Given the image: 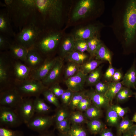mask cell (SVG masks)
<instances>
[{"instance_id": "44dd1931", "label": "cell", "mask_w": 136, "mask_h": 136, "mask_svg": "<svg viewBox=\"0 0 136 136\" xmlns=\"http://www.w3.org/2000/svg\"><path fill=\"white\" fill-rule=\"evenodd\" d=\"M14 70L17 79L22 82L28 79L31 69L21 62H17L14 65Z\"/></svg>"}, {"instance_id": "7a4b0ae2", "label": "cell", "mask_w": 136, "mask_h": 136, "mask_svg": "<svg viewBox=\"0 0 136 136\" xmlns=\"http://www.w3.org/2000/svg\"><path fill=\"white\" fill-rule=\"evenodd\" d=\"M98 4L95 0H72L65 29L88 22L97 16L99 11Z\"/></svg>"}, {"instance_id": "4dcf8cb0", "label": "cell", "mask_w": 136, "mask_h": 136, "mask_svg": "<svg viewBox=\"0 0 136 136\" xmlns=\"http://www.w3.org/2000/svg\"><path fill=\"white\" fill-rule=\"evenodd\" d=\"M103 112L99 109L94 105H91L85 111L84 115L87 119L89 120L99 119L102 115Z\"/></svg>"}, {"instance_id": "3957f363", "label": "cell", "mask_w": 136, "mask_h": 136, "mask_svg": "<svg viewBox=\"0 0 136 136\" xmlns=\"http://www.w3.org/2000/svg\"><path fill=\"white\" fill-rule=\"evenodd\" d=\"M64 29L60 30H42L39 35L34 47L42 56L54 52L58 48L65 33Z\"/></svg>"}, {"instance_id": "8fae6325", "label": "cell", "mask_w": 136, "mask_h": 136, "mask_svg": "<svg viewBox=\"0 0 136 136\" xmlns=\"http://www.w3.org/2000/svg\"><path fill=\"white\" fill-rule=\"evenodd\" d=\"M15 109L23 123L26 125L35 115L33 100L23 98Z\"/></svg>"}, {"instance_id": "484cf974", "label": "cell", "mask_w": 136, "mask_h": 136, "mask_svg": "<svg viewBox=\"0 0 136 136\" xmlns=\"http://www.w3.org/2000/svg\"><path fill=\"white\" fill-rule=\"evenodd\" d=\"M104 61L96 59L87 60L80 65V71L86 75H88L100 65Z\"/></svg>"}, {"instance_id": "8d00e7d4", "label": "cell", "mask_w": 136, "mask_h": 136, "mask_svg": "<svg viewBox=\"0 0 136 136\" xmlns=\"http://www.w3.org/2000/svg\"><path fill=\"white\" fill-rule=\"evenodd\" d=\"M45 99L49 103L54 105L58 108L60 107V105L58 98L47 88L43 92L42 94Z\"/></svg>"}, {"instance_id": "4fadbf2b", "label": "cell", "mask_w": 136, "mask_h": 136, "mask_svg": "<svg viewBox=\"0 0 136 136\" xmlns=\"http://www.w3.org/2000/svg\"><path fill=\"white\" fill-rule=\"evenodd\" d=\"M59 57H56L46 61L35 70L31 76L32 79L42 81L48 74Z\"/></svg>"}, {"instance_id": "ffe728a7", "label": "cell", "mask_w": 136, "mask_h": 136, "mask_svg": "<svg viewBox=\"0 0 136 136\" xmlns=\"http://www.w3.org/2000/svg\"><path fill=\"white\" fill-rule=\"evenodd\" d=\"M9 49L13 57L26 62L28 49L15 41L12 43Z\"/></svg>"}, {"instance_id": "7bdbcfd3", "label": "cell", "mask_w": 136, "mask_h": 136, "mask_svg": "<svg viewBox=\"0 0 136 136\" xmlns=\"http://www.w3.org/2000/svg\"><path fill=\"white\" fill-rule=\"evenodd\" d=\"M92 103L90 99L86 95L79 103L77 109L81 112H85L92 105Z\"/></svg>"}, {"instance_id": "b9f144b4", "label": "cell", "mask_w": 136, "mask_h": 136, "mask_svg": "<svg viewBox=\"0 0 136 136\" xmlns=\"http://www.w3.org/2000/svg\"><path fill=\"white\" fill-rule=\"evenodd\" d=\"M74 45L75 50L82 53L88 51V46L86 40H75Z\"/></svg>"}, {"instance_id": "91938a15", "label": "cell", "mask_w": 136, "mask_h": 136, "mask_svg": "<svg viewBox=\"0 0 136 136\" xmlns=\"http://www.w3.org/2000/svg\"><path fill=\"white\" fill-rule=\"evenodd\" d=\"M65 134H63V135H61L60 136H66L65 135Z\"/></svg>"}, {"instance_id": "f1b7e54d", "label": "cell", "mask_w": 136, "mask_h": 136, "mask_svg": "<svg viewBox=\"0 0 136 136\" xmlns=\"http://www.w3.org/2000/svg\"><path fill=\"white\" fill-rule=\"evenodd\" d=\"M86 123L89 130L93 134L100 133L105 127L104 124L99 119L89 120Z\"/></svg>"}, {"instance_id": "db71d44e", "label": "cell", "mask_w": 136, "mask_h": 136, "mask_svg": "<svg viewBox=\"0 0 136 136\" xmlns=\"http://www.w3.org/2000/svg\"><path fill=\"white\" fill-rule=\"evenodd\" d=\"M127 132L130 136H136V124H134Z\"/></svg>"}, {"instance_id": "7402d4cb", "label": "cell", "mask_w": 136, "mask_h": 136, "mask_svg": "<svg viewBox=\"0 0 136 136\" xmlns=\"http://www.w3.org/2000/svg\"><path fill=\"white\" fill-rule=\"evenodd\" d=\"M94 58L97 60L107 61L109 64H112V57L110 51L101 41L97 46Z\"/></svg>"}, {"instance_id": "ba28073f", "label": "cell", "mask_w": 136, "mask_h": 136, "mask_svg": "<svg viewBox=\"0 0 136 136\" xmlns=\"http://www.w3.org/2000/svg\"><path fill=\"white\" fill-rule=\"evenodd\" d=\"M22 82L17 88L23 97H39L44 90L48 88L42 81L33 79H27Z\"/></svg>"}, {"instance_id": "e0dca14e", "label": "cell", "mask_w": 136, "mask_h": 136, "mask_svg": "<svg viewBox=\"0 0 136 136\" xmlns=\"http://www.w3.org/2000/svg\"><path fill=\"white\" fill-rule=\"evenodd\" d=\"M86 95L90 99L93 105L99 109H107L111 106L109 100L105 95L98 93L94 90L87 91Z\"/></svg>"}, {"instance_id": "d590c367", "label": "cell", "mask_w": 136, "mask_h": 136, "mask_svg": "<svg viewBox=\"0 0 136 136\" xmlns=\"http://www.w3.org/2000/svg\"><path fill=\"white\" fill-rule=\"evenodd\" d=\"M69 118L73 124L79 125L86 122V119L82 112L79 111L72 112L70 115Z\"/></svg>"}, {"instance_id": "f907efd6", "label": "cell", "mask_w": 136, "mask_h": 136, "mask_svg": "<svg viewBox=\"0 0 136 136\" xmlns=\"http://www.w3.org/2000/svg\"><path fill=\"white\" fill-rule=\"evenodd\" d=\"M124 75L121 69L116 70L113 77L112 81L115 82H120L122 80Z\"/></svg>"}, {"instance_id": "5bb4252c", "label": "cell", "mask_w": 136, "mask_h": 136, "mask_svg": "<svg viewBox=\"0 0 136 136\" xmlns=\"http://www.w3.org/2000/svg\"><path fill=\"white\" fill-rule=\"evenodd\" d=\"M75 39L70 33H66L62 38L58 48L59 57L63 59L70 53L75 50Z\"/></svg>"}, {"instance_id": "603a6c76", "label": "cell", "mask_w": 136, "mask_h": 136, "mask_svg": "<svg viewBox=\"0 0 136 136\" xmlns=\"http://www.w3.org/2000/svg\"><path fill=\"white\" fill-rule=\"evenodd\" d=\"M107 82L108 88L105 95L109 100L111 106L113 100L116 97L117 94L123 86L121 82H115L111 81Z\"/></svg>"}, {"instance_id": "11a10c76", "label": "cell", "mask_w": 136, "mask_h": 136, "mask_svg": "<svg viewBox=\"0 0 136 136\" xmlns=\"http://www.w3.org/2000/svg\"><path fill=\"white\" fill-rule=\"evenodd\" d=\"M32 136H53L52 134L47 133L45 132L41 133H39V134L36 135H33Z\"/></svg>"}, {"instance_id": "f35d334b", "label": "cell", "mask_w": 136, "mask_h": 136, "mask_svg": "<svg viewBox=\"0 0 136 136\" xmlns=\"http://www.w3.org/2000/svg\"><path fill=\"white\" fill-rule=\"evenodd\" d=\"M69 117L56 124V128L63 134H67L71 128V122Z\"/></svg>"}, {"instance_id": "f546056e", "label": "cell", "mask_w": 136, "mask_h": 136, "mask_svg": "<svg viewBox=\"0 0 136 136\" xmlns=\"http://www.w3.org/2000/svg\"><path fill=\"white\" fill-rule=\"evenodd\" d=\"M134 125L133 122L129 119L128 116H124L117 127L118 135L128 131Z\"/></svg>"}, {"instance_id": "f6af8a7d", "label": "cell", "mask_w": 136, "mask_h": 136, "mask_svg": "<svg viewBox=\"0 0 136 136\" xmlns=\"http://www.w3.org/2000/svg\"><path fill=\"white\" fill-rule=\"evenodd\" d=\"M48 88L58 98L60 97L65 91L60 87L59 84L56 82L50 85Z\"/></svg>"}, {"instance_id": "8992f818", "label": "cell", "mask_w": 136, "mask_h": 136, "mask_svg": "<svg viewBox=\"0 0 136 136\" xmlns=\"http://www.w3.org/2000/svg\"><path fill=\"white\" fill-rule=\"evenodd\" d=\"M88 22L74 27L70 32L75 40H86L90 38L98 37L100 26L97 23Z\"/></svg>"}, {"instance_id": "60d3db41", "label": "cell", "mask_w": 136, "mask_h": 136, "mask_svg": "<svg viewBox=\"0 0 136 136\" xmlns=\"http://www.w3.org/2000/svg\"><path fill=\"white\" fill-rule=\"evenodd\" d=\"M70 114L68 111L64 108L59 109L54 117L55 123L60 122L69 117Z\"/></svg>"}, {"instance_id": "83f0119b", "label": "cell", "mask_w": 136, "mask_h": 136, "mask_svg": "<svg viewBox=\"0 0 136 136\" xmlns=\"http://www.w3.org/2000/svg\"><path fill=\"white\" fill-rule=\"evenodd\" d=\"M106 121L108 125L117 127L120 121V118L111 106L107 109Z\"/></svg>"}, {"instance_id": "94428289", "label": "cell", "mask_w": 136, "mask_h": 136, "mask_svg": "<svg viewBox=\"0 0 136 136\" xmlns=\"http://www.w3.org/2000/svg\"><path fill=\"white\" fill-rule=\"evenodd\" d=\"M120 135H118V136H120Z\"/></svg>"}, {"instance_id": "9c48e42d", "label": "cell", "mask_w": 136, "mask_h": 136, "mask_svg": "<svg viewBox=\"0 0 136 136\" xmlns=\"http://www.w3.org/2000/svg\"><path fill=\"white\" fill-rule=\"evenodd\" d=\"M23 99V97L17 88H8L1 92L0 105L15 109Z\"/></svg>"}, {"instance_id": "836d02e7", "label": "cell", "mask_w": 136, "mask_h": 136, "mask_svg": "<svg viewBox=\"0 0 136 136\" xmlns=\"http://www.w3.org/2000/svg\"><path fill=\"white\" fill-rule=\"evenodd\" d=\"M87 91H82L74 92L71 100L69 105L72 110L77 109V107L81 101L86 96Z\"/></svg>"}, {"instance_id": "9f6ffc18", "label": "cell", "mask_w": 136, "mask_h": 136, "mask_svg": "<svg viewBox=\"0 0 136 136\" xmlns=\"http://www.w3.org/2000/svg\"><path fill=\"white\" fill-rule=\"evenodd\" d=\"M131 120L133 122L136 123V112L134 115Z\"/></svg>"}, {"instance_id": "f5cc1de1", "label": "cell", "mask_w": 136, "mask_h": 136, "mask_svg": "<svg viewBox=\"0 0 136 136\" xmlns=\"http://www.w3.org/2000/svg\"><path fill=\"white\" fill-rule=\"evenodd\" d=\"M100 133V136H114L113 133L110 129L105 128Z\"/></svg>"}, {"instance_id": "52a82bcc", "label": "cell", "mask_w": 136, "mask_h": 136, "mask_svg": "<svg viewBox=\"0 0 136 136\" xmlns=\"http://www.w3.org/2000/svg\"><path fill=\"white\" fill-rule=\"evenodd\" d=\"M23 123L16 110L0 105V126L15 128Z\"/></svg>"}, {"instance_id": "cb8c5ba5", "label": "cell", "mask_w": 136, "mask_h": 136, "mask_svg": "<svg viewBox=\"0 0 136 136\" xmlns=\"http://www.w3.org/2000/svg\"><path fill=\"white\" fill-rule=\"evenodd\" d=\"M89 57L85 53L74 50L69 54L65 58L67 62H74L81 65L87 61Z\"/></svg>"}, {"instance_id": "7dc6e473", "label": "cell", "mask_w": 136, "mask_h": 136, "mask_svg": "<svg viewBox=\"0 0 136 136\" xmlns=\"http://www.w3.org/2000/svg\"><path fill=\"white\" fill-rule=\"evenodd\" d=\"M9 37L1 33H0V49L1 50L9 49L11 44Z\"/></svg>"}, {"instance_id": "6da1fadb", "label": "cell", "mask_w": 136, "mask_h": 136, "mask_svg": "<svg viewBox=\"0 0 136 136\" xmlns=\"http://www.w3.org/2000/svg\"><path fill=\"white\" fill-rule=\"evenodd\" d=\"M72 0H43L41 14L42 30L64 29Z\"/></svg>"}, {"instance_id": "4316f807", "label": "cell", "mask_w": 136, "mask_h": 136, "mask_svg": "<svg viewBox=\"0 0 136 136\" xmlns=\"http://www.w3.org/2000/svg\"><path fill=\"white\" fill-rule=\"evenodd\" d=\"M103 65H100L87 76L86 84L89 86L95 85L100 81L102 76Z\"/></svg>"}, {"instance_id": "c3c4849f", "label": "cell", "mask_w": 136, "mask_h": 136, "mask_svg": "<svg viewBox=\"0 0 136 136\" xmlns=\"http://www.w3.org/2000/svg\"><path fill=\"white\" fill-rule=\"evenodd\" d=\"M111 107L120 118L124 117L129 111L128 107L123 108L117 104H112Z\"/></svg>"}, {"instance_id": "2e32d148", "label": "cell", "mask_w": 136, "mask_h": 136, "mask_svg": "<svg viewBox=\"0 0 136 136\" xmlns=\"http://www.w3.org/2000/svg\"><path fill=\"white\" fill-rule=\"evenodd\" d=\"M63 59L59 57L48 74L42 81L44 85H51L56 83V82L60 76L63 67Z\"/></svg>"}, {"instance_id": "9a60e30c", "label": "cell", "mask_w": 136, "mask_h": 136, "mask_svg": "<svg viewBox=\"0 0 136 136\" xmlns=\"http://www.w3.org/2000/svg\"><path fill=\"white\" fill-rule=\"evenodd\" d=\"M11 21L6 8L0 10V33L7 37H14L15 33L11 24Z\"/></svg>"}, {"instance_id": "d4e9b609", "label": "cell", "mask_w": 136, "mask_h": 136, "mask_svg": "<svg viewBox=\"0 0 136 136\" xmlns=\"http://www.w3.org/2000/svg\"><path fill=\"white\" fill-rule=\"evenodd\" d=\"M33 106L35 112L37 114H45L51 111L50 107L39 97L33 100Z\"/></svg>"}, {"instance_id": "30bf717a", "label": "cell", "mask_w": 136, "mask_h": 136, "mask_svg": "<svg viewBox=\"0 0 136 136\" xmlns=\"http://www.w3.org/2000/svg\"><path fill=\"white\" fill-rule=\"evenodd\" d=\"M54 121V117L37 114L26 125L29 128L39 133L45 132Z\"/></svg>"}, {"instance_id": "816d5d0a", "label": "cell", "mask_w": 136, "mask_h": 136, "mask_svg": "<svg viewBox=\"0 0 136 136\" xmlns=\"http://www.w3.org/2000/svg\"><path fill=\"white\" fill-rule=\"evenodd\" d=\"M130 97L123 92L121 89L117 94L115 98L118 102H122L127 100Z\"/></svg>"}, {"instance_id": "ee69618b", "label": "cell", "mask_w": 136, "mask_h": 136, "mask_svg": "<svg viewBox=\"0 0 136 136\" xmlns=\"http://www.w3.org/2000/svg\"><path fill=\"white\" fill-rule=\"evenodd\" d=\"M74 93L68 89L65 90L60 97L61 101L64 105H69Z\"/></svg>"}, {"instance_id": "74e56055", "label": "cell", "mask_w": 136, "mask_h": 136, "mask_svg": "<svg viewBox=\"0 0 136 136\" xmlns=\"http://www.w3.org/2000/svg\"><path fill=\"white\" fill-rule=\"evenodd\" d=\"M68 136H87V132L79 125L73 124L67 134Z\"/></svg>"}, {"instance_id": "680465c9", "label": "cell", "mask_w": 136, "mask_h": 136, "mask_svg": "<svg viewBox=\"0 0 136 136\" xmlns=\"http://www.w3.org/2000/svg\"><path fill=\"white\" fill-rule=\"evenodd\" d=\"M134 95L135 98L136 99V91L135 92H134Z\"/></svg>"}, {"instance_id": "6f0895ef", "label": "cell", "mask_w": 136, "mask_h": 136, "mask_svg": "<svg viewBox=\"0 0 136 136\" xmlns=\"http://www.w3.org/2000/svg\"><path fill=\"white\" fill-rule=\"evenodd\" d=\"M122 136H130V135L129 133L127 131L123 134Z\"/></svg>"}, {"instance_id": "1f68e13d", "label": "cell", "mask_w": 136, "mask_h": 136, "mask_svg": "<svg viewBox=\"0 0 136 136\" xmlns=\"http://www.w3.org/2000/svg\"><path fill=\"white\" fill-rule=\"evenodd\" d=\"M80 65L68 62L64 70V76L66 79L76 74L80 71Z\"/></svg>"}, {"instance_id": "d6986e66", "label": "cell", "mask_w": 136, "mask_h": 136, "mask_svg": "<svg viewBox=\"0 0 136 136\" xmlns=\"http://www.w3.org/2000/svg\"><path fill=\"white\" fill-rule=\"evenodd\" d=\"M43 60L42 56L34 47L28 50L26 62L30 69L36 70L41 65Z\"/></svg>"}, {"instance_id": "bcb514c9", "label": "cell", "mask_w": 136, "mask_h": 136, "mask_svg": "<svg viewBox=\"0 0 136 136\" xmlns=\"http://www.w3.org/2000/svg\"><path fill=\"white\" fill-rule=\"evenodd\" d=\"M94 90L97 92L105 95L107 92L108 88L107 82L100 81L95 85Z\"/></svg>"}, {"instance_id": "ac0fdd59", "label": "cell", "mask_w": 136, "mask_h": 136, "mask_svg": "<svg viewBox=\"0 0 136 136\" xmlns=\"http://www.w3.org/2000/svg\"><path fill=\"white\" fill-rule=\"evenodd\" d=\"M123 86L136 90V61L135 59L130 67L121 82Z\"/></svg>"}, {"instance_id": "e575fe53", "label": "cell", "mask_w": 136, "mask_h": 136, "mask_svg": "<svg viewBox=\"0 0 136 136\" xmlns=\"http://www.w3.org/2000/svg\"><path fill=\"white\" fill-rule=\"evenodd\" d=\"M8 69L3 55L0 58V82L1 84L6 83L8 78Z\"/></svg>"}, {"instance_id": "681fc988", "label": "cell", "mask_w": 136, "mask_h": 136, "mask_svg": "<svg viewBox=\"0 0 136 136\" xmlns=\"http://www.w3.org/2000/svg\"><path fill=\"white\" fill-rule=\"evenodd\" d=\"M116 70L113 66L112 64H109L108 68L103 75V78L105 82H109L112 81Z\"/></svg>"}, {"instance_id": "7c38bea8", "label": "cell", "mask_w": 136, "mask_h": 136, "mask_svg": "<svg viewBox=\"0 0 136 136\" xmlns=\"http://www.w3.org/2000/svg\"><path fill=\"white\" fill-rule=\"evenodd\" d=\"M88 75L80 71L75 75L65 79L64 82L67 89L73 92L83 90Z\"/></svg>"}, {"instance_id": "ab89813d", "label": "cell", "mask_w": 136, "mask_h": 136, "mask_svg": "<svg viewBox=\"0 0 136 136\" xmlns=\"http://www.w3.org/2000/svg\"><path fill=\"white\" fill-rule=\"evenodd\" d=\"M0 127V136H24L23 132L21 130Z\"/></svg>"}, {"instance_id": "277c9868", "label": "cell", "mask_w": 136, "mask_h": 136, "mask_svg": "<svg viewBox=\"0 0 136 136\" xmlns=\"http://www.w3.org/2000/svg\"><path fill=\"white\" fill-rule=\"evenodd\" d=\"M125 40L127 45L133 42L136 35V0L128 3L124 19Z\"/></svg>"}, {"instance_id": "5b68a950", "label": "cell", "mask_w": 136, "mask_h": 136, "mask_svg": "<svg viewBox=\"0 0 136 136\" xmlns=\"http://www.w3.org/2000/svg\"><path fill=\"white\" fill-rule=\"evenodd\" d=\"M42 31L35 24L27 25L16 34L14 37L15 41L28 50L34 46Z\"/></svg>"}, {"instance_id": "d6a6232c", "label": "cell", "mask_w": 136, "mask_h": 136, "mask_svg": "<svg viewBox=\"0 0 136 136\" xmlns=\"http://www.w3.org/2000/svg\"><path fill=\"white\" fill-rule=\"evenodd\" d=\"M86 40L88 46L87 52L90 55L89 59H91L95 57L97 46L101 41L97 37L90 38Z\"/></svg>"}]
</instances>
